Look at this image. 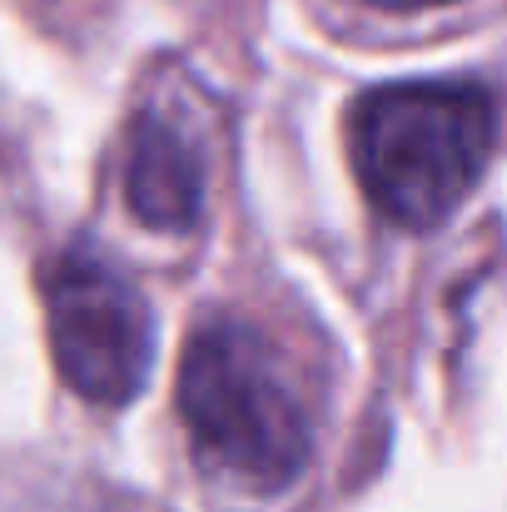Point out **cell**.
Instances as JSON below:
<instances>
[{
  "mask_svg": "<svg viewBox=\"0 0 507 512\" xmlns=\"http://www.w3.org/2000/svg\"><path fill=\"white\" fill-rule=\"evenodd\" d=\"M204 150L184 120L145 105L125 135V204L150 229H189L204 214Z\"/></svg>",
  "mask_w": 507,
  "mask_h": 512,
  "instance_id": "obj_4",
  "label": "cell"
},
{
  "mask_svg": "<svg viewBox=\"0 0 507 512\" xmlns=\"http://www.w3.org/2000/svg\"><path fill=\"white\" fill-rule=\"evenodd\" d=\"M383 10H428V5H448V0H373Z\"/></svg>",
  "mask_w": 507,
  "mask_h": 512,
  "instance_id": "obj_5",
  "label": "cell"
},
{
  "mask_svg": "<svg viewBox=\"0 0 507 512\" xmlns=\"http://www.w3.org/2000/svg\"><path fill=\"white\" fill-rule=\"evenodd\" d=\"M493 145L498 105L478 80H403L353 110L358 184L403 229L443 224L483 179Z\"/></svg>",
  "mask_w": 507,
  "mask_h": 512,
  "instance_id": "obj_2",
  "label": "cell"
},
{
  "mask_svg": "<svg viewBox=\"0 0 507 512\" xmlns=\"http://www.w3.org/2000/svg\"><path fill=\"white\" fill-rule=\"evenodd\" d=\"M179 413L199 468L234 493L274 498L314 458L304 398L279 368L274 343L244 319L194 329L179 363Z\"/></svg>",
  "mask_w": 507,
  "mask_h": 512,
  "instance_id": "obj_1",
  "label": "cell"
},
{
  "mask_svg": "<svg viewBox=\"0 0 507 512\" xmlns=\"http://www.w3.org/2000/svg\"><path fill=\"white\" fill-rule=\"evenodd\" d=\"M45 329L60 378L100 408L130 403L155 363V314L145 294L90 244H70L50 259Z\"/></svg>",
  "mask_w": 507,
  "mask_h": 512,
  "instance_id": "obj_3",
  "label": "cell"
}]
</instances>
